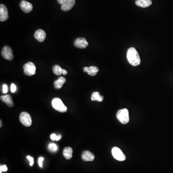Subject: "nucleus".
Instances as JSON below:
<instances>
[{"label": "nucleus", "mask_w": 173, "mask_h": 173, "mask_svg": "<svg viewBox=\"0 0 173 173\" xmlns=\"http://www.w3.org/2000/svg\"><path fill=\"white\" fill-rule=\"evenodd\" d=\"M127 57L128 63L133 66H137L141 63L140 55L134 48L128 49L127 51Z\"/></svg>", "instance_id": "1"}, {"label": "nucleus", "mask_w": 173, "mask_h": 173, "mask_svg": "<svg viewBox=\"0 0 173 173\" xmlns=\"http://www.w3.org/2000/svg\"><path fill=\"white\" fill-rule=\"evenodd\" d=\"M51 105L53 108L60 113H65L67 111V108L61 99L58 98H55L51 101Z\"/></svg>", "instance_id": "2"}, {"label": "nucleus", "mask_w": 173, "mask_h": 173, "mask_svg": "<svg viewBox=\"0 0 173 173\" xmlns=\"http://www.w3.org/2000/svg\"><path fill=\"white\" fill-rule=\"evenodd\" d=\"M117 117L119 121L123 124L128 123L129 121V113L127 109L120 110L117 113Z\"/></svg>", "instance_id": "3"}, {"label": "nucleus", "mask_w": 173, "mask_h": 173, "mask_svg": "<svg viewBox=\"0 0 173 173\" xmlns=\"http://www.w3.org/2000/svg\"><path fill=\"white\" fill-rule=\"evenodd\" d=\"M24 73L27 76H32L36 74V67L32 62H28L23 66Z\"/></svg>", "instance_id": "4"}, {"label": "nucleus", "mask_w": 173, "mask_h": 173, "mask_svg": "<svg viewBox=\"0 0 173 173\" xmlns=\"http://www.w3.org/2000/svg\"><path fill=\"white\" fill-rule=\"evenodd\" d=\"M20 122L25 127H30L32 124V119L31 115L26 112H23L20 113L19 116Z\"/></svg>", "instance_id": "5"}, {"label": "nucleus", "mask_w": 173, "mask_h": 173, "mask_svg": "<svg viewBox=\"0 0 173 173\" xmlns=\"http://www.w3.org/2000/svg\"><path fill=\"white\" fill-rule=\"evenodd\" d=\"M112 153L113 157L117 160L123 161L126 160V157L125 154L118 147H113L112 150Z\"/></svg>", "instance_id": "6"}, {"label": "nucleus", "mask_w": 173, "mask_h": 173, "mask_svg": "<svg viewBox=\"0 0 173 173\" xmlns=\"http://www.w3.org/2000/svg\"><path fill=\"white\" fill-rule=\"evenodd\" d=\"M2 57L7 60L11 61L14 58L12 50L8 46H5L2 48L1 52Z\"/></svg>", "instance_id": "7"}, {"label": "nucleus", "mask_w": 173, "mask_h": 173, "mask_svg": "<svg viewBox=\"0 0 173 173\" xmlns=\"http://www.w3.org/2000/svg\"><path fill=\"white\" fill-rule=\"evenodd\" d=\"M8 12L5 5L1 4L0 5V21L4 22L8 19Z\"/></svg>", "instance_id": "8"}, {"label": "nucleus", "mask_w": 173, "mask_h": 173, "mask_svg": "<svg viewBox=\"0 0 173 173\" xmlns=\"http://www.w3.org/2000/svg\"><path fill=\"white\" fill-rule=\"evenodd\" d=\"M74 46L79 49L86 48L89 44L85 38H78L74 41Z\"/></svg>", "instance_id": "9"}, {"label": "nucleus", "mask_w": 173, "mask_h": 173, "mask_svg": "<svg viewBox=\"0 0 173 173\" xmlns=\"http://www.w3.org/2000/svg\"><path fill=\"white\" fill-rule=\"evenodd\" d=\"M20 7L21 10L26 13H30L33 9L32 4L25 0L20 2Z\"/></svg>", "instance_id": "10"}, {"label": "nucleus", "mask_w": 173, "mask_h": 173, "mask_svg": "<svg viewBox=\"0 0 173 173\" xmlns=\"http://www.w3.org/2000/svg\"><path fill=\"white\" fill-rule=\"evenodd\" d=\"M46 34L43 30H38L34 34V37L39 42H42L46 38Z\"/></svg>", "instance_id": "11"}, {"label": "nucleus", "mask_w": 173, "mask_h": 173, "mask_svg": "<svg viewBox=\"0 0 173 173\" xmlns=\"http://www.w3.org/2000/svg\"><path fill=\"white\" fill-rule=\"evenodd\" d=\"M76 3L75 0H68L64 4L62 5L61 8L63 11H68L70 10L74 7Z\"/></svg>", "instance_id": "12"}, {"label": "nucleus", "mask_w": 173, "mask_h": 173, "mask_svg": "<svg viewBox=\"0 0 173 173\" xmlns=\"http://www.w3.org/2000/svg\"><path fill=\"white\" fill-rule=\"evenodd\" d=\"M81 157L82 160L86 161H92L95 159L94 155L89 151H83Z\"/></svg>", "instance_id": "13"}, {"label": "nucleus", "mask_w": 173, "mask_h": 173, "mask_svg": "<svg viewBox=\"0 0 173 173\" xmlns=\"http://www.w3.org/2000/svg\"><path fill=\"white\" fill-rule=\"evenodd\" d=\"M84 72L88 73L91 76H95L99 72V68L96 66H91L90 67H85L83 68Z\"/></svg>", "instance_id": "14"}, {"label": "nucleus", "mask_w": 173, "mask_h": 173, "mask_svg": "<svg viewBox=\"0 0 173 173\" xmlns=\"http://www.w3.org/2000/svg\"><path fill=\"white\" fill-rule=\"evenodd\" d=\"M135 3L137 7L146 8L151 5L152 1L151 0H136Z\"/></svg>", "instance_id": "15"}, {"label": "nucleus", "mask_w": 173, "mask_h": 173, "mask_svg": "<svg viewBox=\"0 0 173 173\" xmlns=\"http://www.w3.org/2000/svg\"><path fill=\"white\" fill-rule=\"evenodd\" d=\"M1 100L3 103L7 104V105L10 107H12L14 106V102L13 101V99L10 95H6L1 96Z\"/></svg>", "instance_id": "16"}, {"label": "nucleus", "mask_w": 173, "mask_h": 173, "mask_svg": "<svg viewBox=\"0 0 173 173\" xmlns=\"http://www.w3.org/2000/svg\"><path fill=\"white\" fill-rule=\"evenodd\" d=\"M66 82V79L63 77H59L57 80L54 82V86L56 89H60L63 87V85Z\"/></svg>", "instance_id": "17"}, {"label": "nucleus", "mask_w": 173, "mask_h": 173, "mask_svg": "<svg viewBox=\"0 0 173 173\" xmlns=\"http://www.w3.org/2000/svg\"><path fill=\"white\" fill-rule=\"evenodd\" d=\"M73 150L71 147H65L63 150L64 156L67 160L70 159L72 157Z\"/></svg>", "instance_id": "18"}, {"label": "nucleus", "mask_w": 173, "mask_h": 173, "mask_svg": "<svg viewBox=\"0 0 173 173\" xmlns=\"http://www.w3.org/2000/svg\"><path fill=\"white\" fill-rule=\"evenodd\" d=\"M91 100L92 101L102 102L103 100V97L101 96L99 92H94L91 94Z\"/></svg>", "instance_id": "19"}, {"label": "nucleus", "mask_w": 173, "mask_h": 173, "mask_svg": "<svg viewBox=\"0 0 173 173\" xmlns=\"http://www.w3.org/2000/svg\"><path fill=\"white\" fill-rule=\"evenodd\" d=\"M53 70L54 74L57 76H61V74H63V69L57 65L53 66Z\"/></svg>", "instance_id": "20"}, {"label": "nucleus", "mask_w": 173, "mask_h": 173, "mask_svg": "<svg viewBox=\"0 0 173 173\" xmlns=\"http://www.w3.org/2000/svg\"><path fill=\"white\" fill-rule=\"evenodd\" d=\"M49 150L51 152H55L57 151V146L55 143H50L48 145Z\"/></svg>", "instance_id": "21"}, {"label": "nucleus", "mask_w": 173, "mask_h": 173, "mask_svg": "<svg viewBox=\"0 0 173 173\" xmlns=\"http://www.w3.org/2000/svg\"><path fill=\"white\" fill-rule=\"evenodd\" d=\"M50 138L53 141H58L62 138L61 135L57 136L55 134H51L50 136Z\"/></svg>", "instance_id": "22"}, {"label": "nucleus", "mask_w": 173, "mask_h": 173, "mask_svg": "<svg viewBox=\"0 0 173 173\" xmlns=\"http://www.w3.org/2000/svg\"><path fill=\"white\" fill-rule=\"evenodd\" d=\"M7 171V167L6 165H3V166H0V173H2V172H6Z\"/></svg>", "instance_id": "23"}, {"label": "nucleus", "mask_w": 173, "mask_h": 173, "mask_svg": "<svg viewBox=\"0 0 173 173\" xmlns=\"http://www.w3.org/2000/svg\"><path fill=\"white\" fill-rule=\"evenodd\" d=\"M43 160H44V158L42 157L39 158V160H38L39 166L41 168H42V163H43Z\"/></svg>", "instance_id": "24"}, {"label": "nucleus", "mask_w": 173, "mask_h": 173, "mask_svg": "<svg viewBox=\"0 0 173 173\" xmlns=\"http://www.w3.org/2000/svg\"><path fill=\"white\" fill-rule=\"evenodd\" d=\"M26 158H27V159L28 160L30 161V166H32L34 164L33 158L32 157H31V156H26Z\"/></svg>", "instance_id": "25"}, {"label": "nucleus", "mask_w": 173, "mask_h": 173, "mask_svg": "<svg viewBox=\"0 0 173 173\" xmlns=\"http://www.w3.org/2000/svg\"><path fill=\"white\" fill-rule=\"evenodd\" d=\"M2 92L3 94H7L8 92V87L6 84H4L2 86Z\"/></svg>", "instance_id": "26"}, {"label": "nucleus", "mask_w": 173, "mask_h": 173, "mask_svg": "<svg viewBox=\"0 0 173 173\" xmlns=\"http://www.w3.org/2000/svg\"><path fill=\"white\" fill-rule=\"evenodd\" d=\"M16 90H17V87H16V85L14 84H12L11 86V91L12 92L14 93V92H16Z\"/></svg>", "instance_id": "27"}, {"label": "nucleus", "mask_w": 173, "mask_h": 173, "mask_svg": "<svg viewBox=\"0 0 173 173\" xmlns=\"http://www.w3.org/2000/svg\"><path fill=\"white\" fill-rule=\"evenodd\" d=\"M57 1L59 3V4L63 5V4H64L66 2H67L68 0H57Z\"/></svg>", "instance_id": "28"}, {"label": "nucleus", "mask_w": 173, "mask_h": 173, "mask_svg": "<svg viewBox=\"0 0 173 173\" xmlns=\"http://www.w3.org/2000/svg\"><path fill=\"white\" fill-rule=\"evenodd\" d=\"M67 74V71L65 70V69H63V74H64V75H65H65H66V74Z\"/></svg>", "instance_id": "29"}, {"label": "nucleus", "mask_w": 173, "mask_h": 173, "mask_svg": "<svg viewBox=\"0 0 173 173\" xmlns=\"http://www.w3.org/2000/svg\"><path fill=\"white\" fill-rule=\"evenodd\" d=\"M2 126V121L1 120V121H0V127H1Z\"/></svg>", "instance_id": "30"}]
</instances>
